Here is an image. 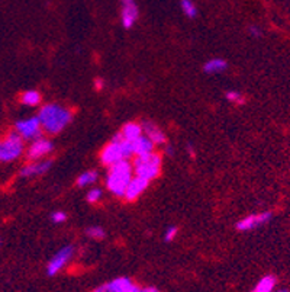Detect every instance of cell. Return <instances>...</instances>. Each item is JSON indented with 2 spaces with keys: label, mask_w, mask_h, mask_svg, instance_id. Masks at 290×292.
Listing matches in <instances>:
<instances>
[{
  "label": "cell",
  "mask_w": 290,
  "mask_h": 292,
  "mask_svg": "<svg viewBox=\"0 0 290 292\" xmlns=\"http://www.w3.org/2000/svg\"><path fill=\"white\" fill-rule=\"evenodd\" d=\"M38 119L41 122L42 130L48 134H60L64 128L73 121V113L70 109L57 105V103H46L41 108L38 113Z\"/></svg>",
  "instance_id": "1"
},
{
  "label": "cell",
  "mask_w": 290,
  "mask_h": 292,
  "mask_svg": "<svg viewBox=\"0 0 290 292\" xmlns=\"http://www.w3.org/2000/svg\"><path fill=\"white\" fill-rule=\"evenodd\" d=\"M108 175H106V188L115 196H124L128 183L134 178V169L132 164L128 160L118 161L115 164L108 166Z\"/></svg>",
  "instance_id": "2"
},
{
  "label": "cell",
  "mask_w": 290,
  "mask_h": 292,
  "mask_svg": "<svg viewBox=\"0 0 290 292\" xmlns=\"http://www.w3.org/2000/svg\"><path fill=\"white\" fill-rule=\"evenodd\" d=\"M132 156H134L132 144L129 141H125L119 134H116L112 138L111 143L102 150L100 160H102L103 164L111 166V164H115L118 161L128 160Z\"/></svg>",
  "instance_id": "3"
},
{
  "label": "cell",
  "mask_w": 290,
  "mask_h": 292,
  "mask_svg": "<svg viewBox=\"0 0 290 292\" xmlns=\"http://www.w3.org/2000/svg\"><path fill=\"white\" fill-rule=\"evenodd\" d=\"M161 156L157 153H150L145 156H139L135 158L132 169L135 172V176L142 178V179L151 182L153 179H156L157 176L160 175L161 170Z\"/></svg>",
  "instance_id": "4"
},
{
  "label": "cell",
  "mask_w": 290,
  "mask_h": 292,
  "mask_svg": "<svg viewBox=\"0 0 290 292\" xmlns=\"http://www.w3.org/2000/svg\"><path fill=\"white\" fill-rule=\"evenodd\" d=\"M25 151V141L16 131L0 138V163H12Z\"/></svg>",
  "instance_id": "5"
},
{
  "label": "cell",
  "mask_w": 290,
  "mask_h": 292,
  "mask_svg": "<svg viewBox=\"0 0 290 292\" xmlns=\"http://www.w3.org/2000/svg\"><path fill=\"white\" fill-rule=\"evenodd\" d=\"M15 131L21 135L23 141H34L42 135V127L38 116H31L21 119L15 124Z\"/></svg>",
  "instance_id": "6"
},
{
  "label": "cell",
  "mask_w": 290,
  "mask_h": 292,
  "mask_svg": "<svg viewBox=\"0 0 290 292\" xmlns=\"http://www.w3.org/2000/svg\"><path fill=\"white\" fill-rule=\"evenodd\" d=\"M73 254H74V247L73 246H64L61 247L49 260L48 266H46V275L48 276H55L58 275L61 270L64 269L70 263V260L73 259Z\"/></svg>",
  "instance_id": "7"
},
{
  "label": "cell",
  "mask_w": 290,
  "mask_h": 292,
  "mask_svg": "<svg viewBox=\"0 0 290 292\" xmlns=\"http://www.w3.org/2000/svg\"><path fill=\"white\" fill-rule=\"evenodd\" d=\"M52 150H54V144L49 140L40 137L31 143V146L26 148L25 154L29 160L37 161V160H42L44 157H46Z\"/></svg>",
  "instance_id": "8"
},
{
  "label": "cell",
  "mask_w": 290,
  "mask_h": 292,
  "mask_svg": "<svg viewBox=\"0 0 290 292\" xmlns=\"http://www.w3.org/2000/svg\"><path fill=\"white\" fill-rule=\"evenodd\" d=\"M271 220V212H258V214H251L246 218L240 220L237 223V230L238 231H251L258 228L260 225L267 224L268 221Z\"/></svg>",
  "instance_id": "9"
},
{
  "label": "cell",
  "mask_w": 290,
  "mask_h": 292,
  "mask_svg": "<svg viewBox=\"0 0 290 292\" xmlns=\"http://www.w3.org/2000/svg\"><path fill=\"white\" fill-rule=\"evenodd\" d=\"M122 1V10H121V22L125 29L132 28L139 16L138 6L135 0H121Z\"/></svg>",
  "instance_id": "10"
},
{
  "label": "cell",
  "mask_w": 290,
  "mask_h": 292,
  "mask_svg": "<svg viewBox=\"0 0 290 292\" xmlns=\"http://www.w3.org/2000/svg\"><path fill=\"white\" fill-rule=\"evenodd\" d=\"M148 185H150L148 180L135 176V178H132L131 182L128 183L126 191H125V194H124V198H125L126 201H135V199H138V198L144 194V191L148 188Z\"/></svg>",
  "instance_id": "11"
},
{
  "label": "cell",
  "mask_w": 290,
  "mask_h": 292,
  "mask_svg": "<svg viewBox=\"0 0 290 292\" xmlns=\"http://www.w3.org/2000/svg\"><path fill=\"white\" fill-rule=\"evenodd\" d=\"M52 166V161L49 160H40V161H34L29 163L26 166H23L21 169V176L22 178H35V176H41L46 173Z\"/></svg>",
  "instance_id": "12"
},
{
  "label": "cell",
  "mask_w": 290,
  "mask_h": 292,
  "mask_svg": "<svg viewBox=\"0 0 290 292\" xmlns=\"http://www.w3.org/2000/svg\"><path fill=\"white\" fill-rule=\"evenodd\" d=\"M142 133L153 141L154 146H163V144H166V134L163 133V130L157 124H154V122H150V121L144 122L142 124Z\"/></svg>",
  "instance_id": "13"
},
{
  "label": "cell",
  "mask_w": 290,
  "mask_h": 292,
  "mask_svg": "<svg viewBox=\"0 0 290 292\" xmlns=\"http://www.w3.org/2000/svg\"><path fill=\"white\" fill-rule=\"evenodd\" d=\"M132 144V151H134V156L139 157V156H145V154H150L154 151V144L153 141L147 137V135H141L138 137L135 141L131 143Z\"/></svg>",
  "instance_id": "14"
},
{
  "label": "cell",
  "mask_w": 290,
  "mask_h": 292,
  "mask_svg": "<svg viewBox=\"0 0 290 292\" xmlns=\"http://www.w3.org/2000/svg\"><path fill=\"white\" fill-rule=\"evenodd\" d=\"M118 134L121 135L125 141L132 143L138 137H141V135L144 134L142 133V125H139L136 122H128L126 125H124V128Z\"/></svg>",
  "instance_id": "15"
},
{
  "label": "cell",
  "mask_w": 290,
  "mask_h": 292,
  "mask_svg": "<svg viewBox=\"0 0 290 292\" xmlns=\"http://www.w3.org/2000/svg\"><path fill=\"white\" fill-rule=\"evenodd\" d=\"M228 68V63L222 58H212L203 64V71L207 74H218Z\"/></svg>",
  "instance_id": "16"
},
{
  "label": "cell",
  "mask_w": 290,
  "mask_h": 292,
  "mask_svg": "<svg viewBox=\"0 0 290 292\" xmlns=\"http://www.w3.org/2000/svg\"><path fill=\"white\" fill-rule=\"evenodd\" d=\"M274 288H276V278L273 275H266L255 284L252 292H273Z\"/></svg>",
  "instance_id": "17"
},
{
  "label": "cell",
  "mask_w": 290,
  "mask_h": 292,
  "mask_svg": "<svg viewBox=\"0 0 290 292\" xmlns=\"http://www.w3.org/2000/svg\"><path fill=\"white\" fill-rule=\"evenodd\" d=\"M21 102L26 106H37L41 103V93L37 90H26L21 96Z\"/></svg>",
  "instance_id": "18"
},
{
  "label": "cell",
  "mask_w": 290,
  "mask_h": 292,
  "mask_svg": "<svg viewBox=\"0 0 290 292\" xmlns=\"http://www.w3.org/2000/svg\"><path fill=\"white\" fill-rule=\"evenodd\" d=\"M97 178H99V173L96 170H87V172H84L79 176L77 185L80 188H86L89 185H93L94 182H97Z\"/></svg>",
  "instance_id": "19"
},
{
  "label": "cell",
  "mask_w": 290,
  "mask_h": 292,
  "mask_svg": "<svg viewBox=\"0 0 290 292\" xmlns=\"http://www.w3.org/2000/svg\"><path fill=\"white\" fill-rule=\"evenodd\" d=\"M180 7H181L183 13H184L187 18H190V19L196 18V15H198V7H196V4H195L193 0H181V1H180Z\"/></svg>",
  "instance_id": "20"
},
{
  "label": "cell",
  "mask_w": 290,
  "mask_h": 292,
  "mask_svg": "<svg viewBox=\"0 0 290 292\" xmlns=\"http://www.w3.org/2000/svg\"><path fill=\"white\" fill-rule=\"evenodd\" d=\"M86 234H87V237L93 239V240H103L105 236H106L105 230H103L102 227H99V225L89 227V228L86 230Z\"/></svg>",
  "instance_id": "21"
},
{
  "label": "cell",
  "mask_w": 290,
  "mask_h": 292,
  "mask_svg": "<svg viewBox=\"0 0 290 292\" xmlns=\"http://www.w3.org/2000/svg\"><path fill=\"white\" fill-rule=\"evenodd\" d=\"M225 97L231 103H243L244 102V96L240 92H237V90H228L225 93Z\"/></svg>",
  "instance_id": "22"
},
{
  "label": "cell",
  "mask_w": 290,
  "mask_h": 292,
  "mask_svg": "<svg viewBox=\"0 0 290 292\" xmlns=\"http://www.w3.org/2000/svg\"><path fill=\"white\" fill-rule=\"evenodd\" d=\"M100 198H102V191H100V189H97V188L90 189L89 192H87V196H86L87 202L90 203L99 202V201H100Z\"/></svg>",
  "instance_id": "23"
},
{
  "label": "cell",
  "mask_w": 290,
  "mask_h": 292,
  "mask_svg": "<svg viewBox=\"0 0 290 292\" xmlns=\"http://www.w3.org/2000/svg\"><path fill=\"white\" fill-rule=\"evenodd\" d=\"M66 220H67V214L63 212V211H55V212L51 214V221H52L54 224H61V223H64Z\"/></svg>",
  "instance_id": "24"
},
{
  "label": "cell",
  "mask_w": 290,
  "mask_h": 292,
  "mask_svg": "<svg viewBox=\"0 0 290 292\" xmlns=\"http://www.w3.org/2000/svg\"><path fill=\"white\" fill-rule=\"evenodd\" d=\"M177 233H179L177 227H168V228L166 230V233H164V240H166V242H173V240L176 239Z\"/></svg>",
  "instance_id": "25"
},
{
  "label": "cell",
  "mask_w": 290,
  "mask_h": 292,
  "mask_svg": "<svg viewBox=\"0 0 290 292\" xmlns=\"http://www.w3.org/2000/svg\"><path fill=\"white\" fill-rule=\"evenodd\" d=\"M249 34H251L252 37L258 38V37H261V29H260L258 26L252 25V26H249Z\"/></svg>",
  "instance_id": "26"
},
{
  "label": "cell",
  "mask_w": 290,
  "mask_h": 292,
  "mask_svg": "<svg viewBox=\"0 0 290 292\" xmlns=\"http://www.w3.org/2000/svg\"><path fill=\"white\" fill-rule=\"evenodd\" d=\"M91 292H115V291H113L111 287H109V284H105V285H102V287L96 288L94 291H91Z\"/></svg>",
  "instance_id": "27"
},
{
  "label": "cell",
  "mask_w": 290,
  "mask_h": 292,
  "mask_svg": "<svg viewBox=\"0 0 290 292\" xmlns=\"http://www.w3.org/2000/svg\"><path fill=\"white\" fill-rule=\"evenodd\" d=\"M142 292H160L157 290L156 287H145V288H142Z\"/></svg>",
  "instance_id": "28"
},
{
  "label": "cell",
  "mask_w": 290,
  "mask_h": 292,
  "mask_svg": "<svg viewBox=\"0 0 290 292\" xmlns=\"http://www.w3.org/2000/svg\"><path fill=\"white\" fill-rule=\"evenodd\" d=\"M96 88L99 90L103 89V80H102V79H97V80H96Z\"/></svg>",
  "instance_id": "29"
},
{
  "label": "cell",
  "mask_w": 290,
  "mask_h": 292,
  "mask_svg": "<svg viewBox=\"0 0 290 292\" xmlns=\"http://www.w3.org/2000/svg\"><path fill=\"white\" fill-rule=\"evenodd\" d=\"M128 292H142V288H139V287H136V285H132V288L129 290Z\"/></svg>",
  "instance_id": "30"
},
{
  "label": "cell",
  "mask_w": 290,
  "mask_h": 292,
  "mask_svg": "<svg viewBox=\"0 0 290 292\" xmlns=\"http://www.w3.org/2000/svg\"><path fill=\"white\" fill-rule=\"evenodd\" d=\"M166 151H167V154H173V148H171L170 146H168V147L166 148Z\"/></svg>",
  "instance_id": "31"
},
{
  "label": "cell",
  "mask_w": 290,
  "mask_h": 292,
  "mask_svg": "<svg viewBox=\"0 0 290 292\" xmlns=\"http://www.w3.org/2000/svg\"><path fill=\"white\" fill-rule=\"evenodd\" d=\"M0 246H1V239H0Z\"/></svg>",
  "instance_id": "32"
},
{
  "label": "cell",
  "mask_w": 290,
  "mask_h": 292,
  "mask_svg": "<svg viewBox=\"0 0 290 292\" xmlns=\"http://www.w3.org/2000/svg\"><path fill=\"white\" fill-rule=\"evenodd\" d=\"M277 292H288V291H277Z\"/></svg>",
  "instance_id": "33"
}]
</instances>
